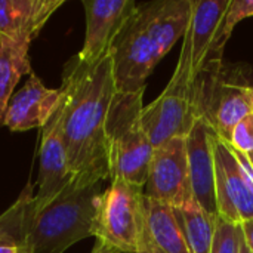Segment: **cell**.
I'll return each instance as SVG.
<instances>
[{
	"label": "cell",
	"instance_id": "obj_1",
	"mask_svg": "<svg viewBox=\"0 0 253 253\" xmlns=\"http://www.w3.org/2000/svg\"><path fill=\"white\" fill-rule=\"evenodd\" d=\"M61 89V133L74 178L110 179L105 126L117 93L111 56L93 65L73 56L64 65Z\"/></svg>",
	"mask_w": 253,
	"mask_h": 253
},
{
	"label": "cell",
	"instance_id": "obj_2",
	"mask_svg": "<svg viewBox=\"0 0 253 253\" xmlns=\"http://www.w3.org/2000/svg\"><path fill=\"white\" fill-rule=\"evenodd\" d=\"M191 0H154L136 4L111 46L116 89L145 90L147 79L175 43L184 37Z\"/></svg>",
	"mask_w": 253,
	"mask_h": 253
},
{
	"label": "cell",
	"instance_id": "obj_3",
	"mask_svg": "<svg viewBox=\"0 0 253 253\" xmlns=\"http://www.w3.org/2000/svg\"><path fill=\"white\" fill-rule=\"evenodd\" d=\"M101 182L74 178L52 202L34 211L31 253H64L80 240L93 237Z\"/></svg>",
	"mask_w": 253,
	"mask_h": 253
},
{
	"label": "cell",
	"instance_id": "obj_4",
	"mask_svg": "<svg viewBox=\"0 0 253 253\" xmlns=\"http://www.w3.org/2000/svg\"><path fill=\"white\" fill-rule=\"evenodd\" d=\"M144 92H117L111 102L105 126L110 181L145 187L154 148L142 126Z\"/></svg>",
	"mask_w": 253,
	"mask_h": 253
},
{
	"label": "cell",
	"instance_id": "obj_5",
	"mask_svg": "<svg viewBox=\"0 0 253 253\" xmlns=\"http://www.w3.org/2000/svg\"><path fill=\"white\" fill-rule=\"evenodd\" d=\"M144 187L111 181L99 196L93 237L119 253H138L145 234Z\"/></svg>",
	"mask_w": 253,
	"mask_h": 253
},
{
	"label": "cell",
	"instance_id": "obj_6",
	"mask_svg": "<svg viewBox=\"0 0 253 253\" xmlns=\"http://www.w3.org/2000/svg\"><path fill=\"white\" fill-rule=\"evenodd\" d=\"M230 0H191V16L182 37V49L168 86L191 90L194 80L211 59L212 46L222 25Z\"/></svg>",
	"mask_w": 253,
	"mask_h": 253
},
{
	"label": "cell",
	"instance_id": "obj_7",
	"mask_svg": "<svg viewBox=\"0 0 253 253\" xmlns=\"http://www.w3.org/2000/svg\"><path fill=\"white\" fill-rule=\"evenodd\" d=\"M215 194L218 216L240 225L253 219V181L234 148L216 133L213 136Z\"/></svg>",
	"mask_w": 253,
	"mask_h": 253
},
{
	"label": "cell",
	"instance_id": "obj_8",
	"mask_svg": "<svg viewBox=\"0 0 253 253\" xmlns=\"http://www.w3.org/2000/svg\"><path fill=\"white\" fill-rule=\"evenodd\" d=\"M144 194L147 199L170 208H181L194 199L188 172L187 138H173L154 148Z\"/></svg>",
	"mask_w": 253,
	"mask_h": 253
},
{
	"label": "cell",
	"instance_id": "obj_9",
	"mask_svg": "<svg viewBox=\"0 0 253 253\" xmlns=\"http://www.w3.org/2000/svg\"><path fill=\"white\" fill-rule=\"evenodd\" d=\"M199 119L193 92L170 86L142 110V126L153 148L173 138H187Z\"/></svg>",
	"mask_w": 253,
	"mask_h": 253
},
{
	"label": "cell",
	"instance_id": "obj_10",
	"mask_svg": "<svg viewBox=\"0 0 253 253\" xmlns=\"http://www.w3.org/2000/svg\"><path fill=\"white\" fill-rule=\"evenodd\" d=\"M86 34L82 50L76 55L82 62L93 65L110 56L111 46L136 3L133 0H83Z\"/></svg>",
	"mask_w": 253,
	"mask_h": 253
},
{
	"label": "cell",
	"instance_id": "obj_11",
	"mask_svg": "<svg viewBox=\"0 0 253 253\" xmlns=\"http://www.w3.org/2000/svg\"><path fill=\"white\" fill-rule=\"evenodd\" d=\"M61 111L62 102L55 116L42 127L40 150H39V175L36 181L34 206L43 208L61 194L74 175L67 159L62 133H61Z\"/></svg>",
	"mask_w": 253,
	"mask_h": 253
},
{
	"label": "cell",
	"instance_id": "obj_12",
	"mask_svg": "<svg viewBox=\"0 0 253 253\" xmlns=\"http://www.w3.org/2000/svg\"><path fill=\"white\" fill-rule=\"evenodd\" d=\"M62 89H49L33 71L24 86L10 98L3 126L10 132L42 129L61 107Z\"/></svg>",
	"mask_w": 253,
	"mask_h": 253
},
{
	"label": "cell",
	"instance_id": "obj_13",
	"mask_svg": "<svg viewBox=\"0 0 253 253\" xmlns=\"http://www.w3.org/2000/svg\"><path fill=\"white\" fill-rule=\"evenodd\" d=\"M213 136L215 132L211 125L205 119H199L187 135V156L193 197L203 211L218 218Z\"/></svg>",
	"mask_w": 253,
	"mask_h": 253
},
{
	"label": "cell",
	"instance_id": "obj_14",
	"mask_svg": "<svg viewBox=\"0 0 253 253\" xmlns=\"http://www.w3.org/2000/svg\"><path fill=\"white\" fill-rule=\"evenodd\" d=\"M65 0H0V36L31 44Z\"/></svg>",
	"mask_w": 253,
	"mask_h": 253
},
{
	"label": "cell",
	"instance_id": "obj_15",
	"mask_svg": "<svg viewBox=\"0 0 253 253\" xmlns=\"http://www.w3.org/2000/svg\"><path fill=\"white\" fill-rule=\"evenodd\" d=\"M145 234L138 253H190L173 208L145 197Z\"/></svg>",
	"mask_w": 253,
	"mask_h": 253
},
{
	"label": "cell",
	"instance_id": "obj_16",
	"mask_svg": "<svg viewBox=\"0 0 253 253\" xmlns=\"http://www.w3.org/2000/svg\"><path fill=\"white\" fill-rule=\"evenodd\" d=\"M34 211V185L27 182L13 205L0 215V253H31L30 231Z\"/></svg>",
	"mask_w": 253,
	"mask_h": 253
},
{
	"label": "cell",
	"instance_id": "obj_17",
	"mask_svg": "<svg viewBox=\"0 0 253 253\" xmlns=\"http://www.w3.org/2000/svg\"><path fill=\"white\" fill-rule=\"evenodd\" d=\"M28 49L30 44L0 36V127H3L4 113L16 84L22 76L33 73Z\"/></svg>",
	"mask_w": 253,
	"mask_h": 253
},
{
	"label": "cell",
	"instance_id": "obj_18",
	"mask_svg": "<svg viewBox=\"0 0 253 253\" xmlns=\"http://www.w3.org/2000/svg\"><path fill=\"white\" fill-rule=\"evenodd\" d=\"M190 253H211L216 219L193 199L181 208H173Z\"/></svg>",
	"mask_w": 253,
	"mask_h": 253
},
{
	"label": "cell",
	"instance_id": "obj_19",
	"mask_svg": "<svg viewBox=\"0 0 253 253\" xmlns=\"http://www.w3.org/2000/svg\"><path fill=\"white\" fill-rule=\"evenodd\" d=\"M253 16V0H230L228 9L225 12L222 25L216 34V40L212 46V52H211V59L209 64H215V62H222V53H224V47L227 44V42L230 40L236 25L246 19ZM208 64V65H209Z\"/></svg>",
	"mask_w": 253,
	"mask_h": 253
},
{
	"label": "cell",
	"instance_id": "obj_20",
	"mask_svg": "<svg viewBox=\"0 0 253 253\" xmlns=\"http://www.w3.org/2000/svg\"><path fill=\"white\" fill-rule=\"evenodd\" d=\"M239 225H234L218 216L211 253H237Z\"/></svg>",
	"mask_w": 253,
	"mask_h": 253
},
{
	"label": "cell",
	"instance_id": "obj_21",
	"mask_svg": "<svg viewBox=\"0 0 253 253\" xmlns=\"http://www.w3.org/2000/svg\"><path fill=\"white\" fill-rule=\"evenodd\" d=\"M236 151L249 154L253 151V113L236 125L227 141Z\"/></svg>",
	"mask_w": 253,
	"mask_h": 253
},
{
	"label": "cell",
	"instance_id": "obj_22",
	"mask_svg": "<svg viewBox=\"0 0 253 253\" xmlns=\"http://www.w3.org/2000/svg\"><path fill=\"white\" fill-rule=\"evenodd\" d=\"M240 228H242V233H243V237H245V242H246L249 251L251 253H253V219L245 221L243 224H240Z\"/></svg>",
	"mask_w": 253,
	"mask_h": 253
},
{
	"label": "cell",
	"instance_id": "obj_23",
	"mask_svg": "<svg viewBox=\"0 0 253 253\" xmlns=\"http://www.w3.org/2000/svg\"><path fill=\"white\" fill-rule=\"evenodd\" d=\"M90 253H119L114 248H111L110 245L104 243L102 240H98L95 239V245H93V249Z\"/></svg>",
	"mask_w": 253,
	"mask_h": 253
},
{
	"label": "cell",
	"instance_id": "obj_24",
	"mask_svg": "<svg viewBox=\"0 0 253 253\" xmlns=\"http://www.w3.org/2000/svg\"><path fill=\"white\" fill-rule=\"evenodd\" d=\"M237 253H251L246 242H245V237H243V233H242V228L239 225V246H237Z\"/></svg>",
	"mask_w": 253,
	"mask_h": 253
},
{
	"label": "cell",
	"instance_id": "obj_25",
	"mask_svg": "<svg viewBox=\"0 0 253 253\" xmlns=\"http://www.w3.org/2000/svg\"><path fill=\"white\" fill-rule=\"evenodd\" d=\"M248 99H249V104H251V108H252L253 113V84H251L248 87Z\"/></svg>",
	"mask_w": 253,
	"mask_h": 253
},
{
	"label": "cell",
	"instance_id": "obj_26",
	"mask_svg": "<svg viewBox=\"0 0 253 253\" xmlns=\"http://www.w3.org/2000/svg\"><path fill=\"white\" fill-rule=\"evenodd\" d=\"M248 156V159H249V162L252 163V166H253V151L252 153H249V154H246Z\"/></svg>",
	"mask_w": 253,
	"mask_h": 253
}]
</instances>
